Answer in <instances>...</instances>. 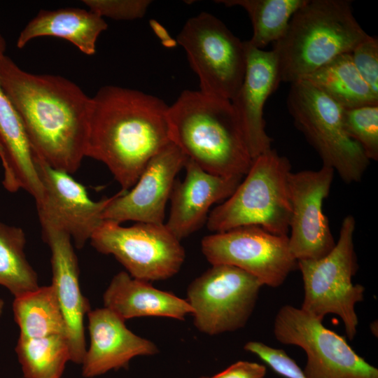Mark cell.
<instances>
[{"label": "cell", "instance_id": "484cf974", "mask_svg": "<svg viewBox=\"0 0 378 378\" xmlns=\"http://www.w3.org/2000/svg\"><path fill=\"white\" fill-rule=\"evenodd\" d=\"M15 351L24 378H62L71 360L67 339L61 335L19 336Z\"/></svg>", "mask_w": 378, "mask_h": 378}, {"label": "cell", "instance_id": "4316f807", "mask_svg": "<svg viewBox=\"0 0 378 378\" xmlns=\"http://www.w3.org/2000/svg\"><path fill=\"white\" fill-rule=\"evenodd\" d=\"M26 236L20 227L0 222V286L19 297L39 287L24 253Z\"/></svg>", "mask_w": 378, "mask_h": 378}, {"label": "cell", "instance_id": "8fae6325", "mask_svg": "<svg viewBox=\"0 0 378 378\" xmlns=\"http://www.w3.org/2000/svg\"><path fill=\"white\" fill-rule=\"evenodd\" d=\"M263 285L253 275L229 265H212L188 286L187 301L195 326L209 335L243 328Z\"/></svg>", "mask_w": 378, "mask_h": 378}, {"label": "cell", "instance_id": "ac0fdd59", "mask_svg": "<svg viewBox=\"0 0 378 378\" xmlns=\"http://www.w3.org/2000/svg\"><path fill=\"white\" fill-rule=\"evenodd\" d=\"M184 167V180L174 181L169 216L165 223L180 241L201 228L206 223L211 206L227 199L242 179L211 174L188 158Z\"/></svg>", "mask_w": 378, "mask_h": 378}, {"label": "cell", "instance_id": "1f68e13d", "mask_svg": "<svg viewBox=\"0 0 378 378\" xmlns=\"http://www.w3.org/2000/svg\"><path fill=\"white\" fill-rule=\"evenodd\" d=\"M150 24L155 31L163 43H165L167 46H174L176 45V41L172 39L167 31L156 21L150 22Z\"/></svg>", "mask_w": 378, "mask_h": 378}, {"label": "cell", "instance_id": "836d02e7", "mask_svg": "<svg viewBox=\"0 0 378 378\" xmlns=\"http://www.w3.org/2000/svg\"><path fill=\"white\" fill-rule=\"evenodd\" d=\"M200 378H208V377H200Z\"/></svg>", "mask_w": 378, "mask_h": 378}, {"label": "cell", "instance_id": "277c9868", "mask_svg": "<svg viewBox=\"0 0 378 378\" xmlns=\"http://www.w3.org/2000/svg\"><path fill=\"white\" fill-rule=\"evenodd\" d=\"M347 0H307L273 43L280 82L304 79L336 57L351 52L368 34Z\"/></svg>", "mask_w": 378, "mask_h": 378}, {"label": "cell", "instance_id": "f546056e", "mask_svg": "<svg viewBox=\"0 0 378 378\" xmlns=\"http://www.w3.org/2000/svg\"><path fill=\"white\" fill-rule=\"evenodd\" d=\"M353 62L364 80L378 96V40L368 36L351 52Z\"/></svg>", "mask_w": 378, "mask_h": 378}, {"label": "cell", "instance_id": "e0dca14e", "mask_svg": "<svg viewBox=\"0 0 378 378\" xmlns=\"http://www.w3.org/2000/svg\"><path fill=\"white\" fill-rule=\"evenodd\" d=\"M246 66L242 83L230 101L253 160L271 149L263 118L265 104L280 84L275 56L244 41Z\"/></svg>", "mask_w": 378, "mask_h": 378}, {"label": "cell", "instance_id": "7a4b0ae2", "mask_svg": "<svg viewBox=\"0 0 378 378\" xmlns=\"http://www.w3.org/2000/svg\"><path fill=\"white\" fill-rule=\"evenodd\" d=\"M168 108L139 90L102 87L91 97L85 157L103 162L127 191L148 161L171 142Z\"/></svg>", "mask_w": 378, "mask_h": 378}, {"label": "cell", "instance_id": "44dd1931", "mask_svg": "<svg viewBox=\"0 0 378 378\" xmlns=\"http://www.w3.org/2000/svg\"><path fill=\"white\" fill-rule=\"evenodd\" d=\"M103 301L104 307L125 321L142 316L183 320L193 312L186 300L157 289L149 282L133 278L123 271L113 277L104 293Z\"/></svg>", "mask_w": 378, "mask_h": 378}, {"label": "cell", "instance_id": "2e32d148", "mask_svg": "<svg viewBox=\"0 0 378 378\" xmlns=\"http://www.w3.org/2000/svg\"><path fill=\"white\" fill-rule=\"evenodd\" d=\"M43 239L51 252L52 286L66 328L71 361L81 364L85 352L84 318L90 311L79 284V269L72 240L65 232L41 227Z\"/></svg>", "mask_w": 378, "mask_h": 378}, {"label": "cell", "instance_id": "5b68a950", "mask_svg": "<svg viewBox=\"0 0 378 378\" xmlns=\"http://www.w3.org/2000/svg\"><path fill=\"white\" fill-rule=\"evenodd\" d=\"M290 172L288 159L274 149L257 156L234 192L209 214L207 228L221 232L255 225L273 234L288 236L291 214L288 187Z\"/></svg>", "mask_w": 378, "mask_h": 378}, {"label": "cell", "instance_id": "4dcf8cb0", "mask_svg": "<svg viewBox=\"0 0 378 378\" xmlns=\"http://www.w3.org/2000/svg\"><path fill=\"white\" fill-rule=\"evenodd\" d=\"M266 367L249 361H237L222 372L208 378H265Z\"/></svg>", "mask_w": 378, "mask_h": 378}, {"label": "cell", "instance_id": "3957f363", "mask_svg": "<svg viewBox=\"0 0 378 378\" xmlns=\"http://www.w3.org/2000/svg\"><path fill=\"white\" fill-rule=\"evenodd\" d=\"M167 116L170 141L187 158L215 175L246 174L253 159L230 100L184 90Z\"/></svg>", "mask_w": 378, "mask_h": 378}, {"label": "cell", "instance_id": "d4e9b609", "mask_svg": "<svg viewBox=\"0 0 378 378\" xmlns=\"http://www.w3.org/2000/svg\"><path fill=\"white\" fill-rule=\"evenodd\" d=\"M307 0H223L226 6H240L248 14L253 35L248 42L262 49L279 40L285 34L293 14Z\"/></svg>", "mask_w": 378, "mask_h": 378}, {"label": "cell", "instance_id": "9c48e42d", "mask_svg": "<svg viewBox=\"0 0 378 378\" xmlns=\"http://www.w3.org/2000/svg\"><path fill=\"white\" fill-rule=\"evenodd\" d=\"M120 224L103 220L90 239L91 245L102 253L113 255L137 279L164 280L178 273L185 251L165 223Z\"/></svg>", "mask_w": 378, "mask_h": 378}, {"label": "cell", "instance_id": "d6986e66", "mask_svg": "<svg viewBox=\"0 0 378 378\" xmlns=\"http://www.w3.org/2000/svg\"><path fill=\"white\" fill-rule=\"evenodd\" d=\"M88 318L90 346L81 363L86 378L126 368L133 358L159 351L153 342L133 333L124 320L106 307L90 310Z\"/></svg>", "mask_w": 378, "mask_h": 378}, {"label": "cell", "instance_id": "7402d4cb", "mask_svg": "<svg viewBox=\"0 0 378 378\" xmlns=\"http://www.w3.org/2000/svg\"><path fill=\"white\" fill-rule=\"evenodd\" d=\"M107 27L104 18L90 10H41L20 33L16 45L22 48L35 38L52 36L65 39L84 54L92 55L96 52L98 37Z\"/></svg>", "mask_w": 378, "mask_h": 378}, {"label": "cell", "instance_id": "7c38bea8", "mask_svg": "<svg viewBox=\"0 0 378 378\" xmlns=\"http://www.w3.org/2000/svg\"><path fill=\"white\" fill-rule=\"evenodd\" d=\"M202 251L211 265H229L276 288L297 267L288 236L273 234L261 227L242 226L204 237Z\"/></svg>", "mask_w": 378, "mask_h": 378}, {"label": "cell", "instance_id": "ba28073f", "mask_svg": "<svg viewBox=\"0 0 378 378\" xmlns=\"http://www.w3.org/2000/svg\"><path fill=\"white\" fill-rule=\"evenodd\" d=\"M176 42L199 78L200 91L231 101L246 71L244 41L218 18L204 12L186 21Z\"/></svg>", "mask_w": 378, "mask_h": 378}, {"label": "cell", "instance_id": "8992f818", "mask_svg": "<svg viewBox=\"0 0 378 378\" xmlns=\"http://www.w3.org/2000/svg\"><path fill=\"white\" fill-rule=\"evenodd\" d=\"M356 220L346 216L342 220L340 236L332 250L323 258L297 261L304 290L301 309L321 321L329 314L342 320L349 340L356 334L358 324L356 303L363 301L365 288L354 284L358 269L354 235Z\"/></svg>", "mask_w": 378, "mask_h": 378}, {"label": "cell", "instance_id": "603a6c76", "mask_svg": "<svg viewBox=\"0 0 378 378\" xmlns=\"http://www.w3.org/2000/svg\"><path fill=\"white\" fill-rule=\"evenodd\" d=\"M302 80L309 82L344 109L378 104V96L359 74L351 52L336 57Z\"/></svg>", "mask_w": 378, "mask_h": 378}, {"label": "cell", "instance_id": "83f0119b", "mask_svg": "<svg viewBox=\"0 0 378 378\" xmlns=\"http://www.w3.org/2000/svg\"><path fill=\"white\" fill-rule=\"evenodd\" d=\"M346 134L363 149L369 160H378V104L366 105L342 111Z\"/></svg>", "mask_w": 378, "mask_h": 378}, {"label": "cell", "instance_id": "52a82bcc", "mask_svg": "<svg viewBox=\"0 0 378 378\" xmlns=\"http://www.w3.org/2000/svg\"><path fill=\"white\" fill-rule=\"evenodd\" d=\"M288 110L295 127L346 183L359 182L370 160L361 147L346 133L342 108L306 80L291 83Z\"/></svg>", "mask_w": 378, "mask_h": 378}, {"label": "cell", "instance_id": "9a60e30c", "mask_svg": "<svg viewBox=\"0 0 378 378\" xmlns=\"http://www.w3.org/2000/svg\"><path fill=\"white\" fill-rule=\"evenodd\" d=\"M186 160L183 153L169 142L148 161L130 190H121L113 195L104 211V220L164 223L176 176Z\"/></svg>", "mask_w": 378, "mask_h": 378}, {"label": "cell", "instance_id": "5bb4252c", "mask_svg": "<svg viewBox=\"0 0 378 378\" xmlns=\"http://www.w3.org/2000/svg\"><path fill=\"white\" fill-rule=\"evenodd\" d=\"M334 174L332 168L323 164L318 170L290 172L288 175L291 206L288 245L297 261L323 258L335 246L328 218L322 209Z\"/></svg>", "mask_w": 378, "mask_h": 378}, {"label": "cell", "instance_id": "30bf717a", "mask_svg": "<svg viewBox=\"0 0 378 378\" xmlns=\"http://www.w3.org/2000/svg\"><path fill=\"white\" fill-rule=\"evenodd\" d=\"M274 334L279 342L304 351L306 378H378V370L358 356L344 337L301 308L283 306L274 318Z\"/></svg>", "mask_w": 378, "mask_h": 378}, {"label": "cell", "instance_id": "d6a6232c", "mask_svg": "<svg viewBox=\"0 0 378 378\" xmlns=\"http://www.w3.org/2000/svg\"><path fill=\"white\" fill-rule=\"evenodd\" d=\"M4 309V301L0 298V316L3 314Z\"/></svg>", "mask_w": 378, "mask_h": 378}, {"label": "cell", "instance_id": "cb8c5ba5", "mask_svg": "<svg viewBox=\"0 0 378 378\" xmlns=\"http://www.w3.org/2000/svg\"><path fill=\"white\" fill-rule=\"evenodd\" d=\"M13 312L21 337L61 335L66 337L64 318L52 285L39 286L15 298Z\"/></svg>", "mask_w": 378, "mask_h": 378}, {"label": "cell", "instance_id": "4fadbf2b", "mask_svg": "<svg viewBox=\"0 0 378 378\" xmlns=\"http://www.w3.org/2000/svg\"><path fill=\"white\" fill-rule=\"evenodd\" d=\"M35 161L43 187L42 197L36 203L41 227L65 232L81 248L103 222L113 196L94 201L70 174L50 167L36 155Z\"/></svg>", "mask_w": 378, "mask_h": 378}, {"label": "cell", "instance_id": "ffe728a7", "mask_svg": "<svg viewBox=\"0 0 378 378\" xmlns=\"http://www.w3.org/2000/svg\"><path fill=\"white\" fill-rule=\"evenodd\" d=\"M6 42L0 34V55ZM0 158L4 169L2 183L9 192L26 190L38 202L43 187L33 151L21 119L0 85Z\"/></svg>", "mask_w": 378, "mask_h": 378}, {"label": "cell", "instance_id": "f1b7e54d", "mask_svg": "<svg viewBox=\"0 0 378 378\" xmlns=\"http://www.w3.org/2000/svg\"><path fill=\"white\" fill-rule=\"evenodd\" d=\"M83 2L100 17L116 20L141 18L152 3L149 0H84Z\"/></svg>", "mask_w": 378, "mask_h": 378}, {"label": "cell", "instance_id": "6da1fadb", "mask_svg": "<svg viewBox=\"0 0 378 378\" xmlns=\"http://www.w3.org/2000/svg\"><path fill=\"white\" fill-rule=\"evenodd\" d=\"M0 85L35 155L55 169L76 172L85 157L91 97L66 78L22 69L4 53Z\"/></svg>", "mask_w": 378, "mask_h": 378}]
</instances>
